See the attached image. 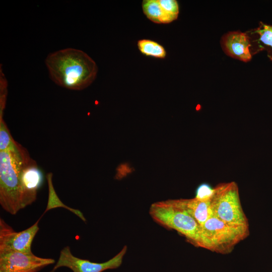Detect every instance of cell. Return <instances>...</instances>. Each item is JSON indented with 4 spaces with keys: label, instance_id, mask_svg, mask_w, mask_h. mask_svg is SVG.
I'll return each mask as SVG.
<instances>
[{
    "label": "cell",
    "instance_id": "3957f363",
    "mask_svg": "<svg viewBox=\"0 0 272 272\" xmlns=\"http://www.w3.org/2000/svg\"><path fill=\"white\" fill-rule=\"evenodd\" d=\"M149 214L161 226L176 231L193 245L201 247V226L175 199L153 203Z\"/></svg>",
    "mask_w": 272,
    "mask_h": 272
},
{
    "label": "cell",
    "instance_id": "5bb4252c",
    "mask_svg": "<svg viewBox=\"0 0 272 272\" xmlns=\"http://www.w3.org/2000/svg\"><path fill=\"white\" fill-rule=\"evenodd\" d=\"M255 32L259 35V40L272 49V26L261 24Z\"/></svg>",
    "mask_w": 272,
    "mask_h": 272
},
{
    "label": "cell",
    "instance_id": "5b68a950",
    "mask_svg": "<svg viewBox=\"0 0 272 272\" xmlns=\"http://www.w3.org/2000/svg\"><path fill=\"white\" fill-rule=\"evenodd\" d=\"M211 205L214 216L219 219L234 225L249 226L236 182L231 181L217 185L211 199Z\"/></svg>",
    "mask_w": 272,
    "mask_h": 272
},
{
    "label": "cell",
    "instance_id": "ba28073f",
    "mask_svg": "<svg viewBox=\"0 0 272 272\" xmlns=\"http://www.w3.org/2000/svg\"><path fill=\"white\" fill-rule=\"evenodd\" d=\"M40 217L33 225L16 232L3 219L0 218V251L13 250L25 253H33L31 245L39 231Z\"/></svg>",
    "mask_w": 272,
    "mask_h": 272
},
{
    "label": "cell",
    "instance_id": "9c48e42d",
    "mask_svg": "<svg viewBox=\"0 0 272 272\" xmlns=\"http://www.w3.org/2000/svg\"><path fill=\"white\" fill-rule=\"evenodd\" d=\"M226 52L233 57L247 62L251 59L250 42L246 34L232 32L224 40Z\"/></svg>",
    "mask_w": 272,
    "mask_h": 272
},
{
    "label": "cell",
    "instance_id": "8992f818",
    "mask_svg": "<svg viewBox=\"0 0 272 272\" xmlns=\"http://www.w3.org/2000/svg\"><path fill=\"white\" fill-rule=\"evenodd\" d=\"M127 249L124 246L115 256L108 261L102 263L90 261L74 256L69 246L64 247L60 252L58 260L51 272H54L58 268L66 267L73 272H102L109 269L119 267Z\"/></svg>",
    "mask_w": 272,
    "mask_h": 272
},
{
    "label": "cell",
    "instance_id": "7c38bea8",
    "mask_svg": "<svg viewBox=\"0 0 272 272\" xmlns=\"http://www.w3.org/2000/svg\"><path fill=\"white\" fill-rule=\"evenodd\" d=\"M137 45L141 52L145 55L158 58H164L166 55L164 47L156 41L143 39L138 41Z\"/></svg>",
    "mask_w": 272,
    "mask_h": 272
},
{
    "label": "cell",
    "instance_id": "8fae6325",
    "mask_svg": "<svg viewBox=\"0 0 272 272\" xmlns=\"http://www.w3.org/2000/svg\"><path fill=\"white\" fill-rule=\"evenodd\" d=\"M142 9L146 17L154 23L167 24L175 20L164 10L159 0L143 1Z\"/></svg>",
    "mask_w": 272,
    "mask_h": 272
},
{
    "label": "cell",
    "instance_id": "2e32d148",
    "mask_svg": "<svg viewBox=\"0 0 272 272\" xmlns=\"http://www.w3.org/2000/svg\"><path fill=\"white\" fill-rule=\"evenodd\" d=\"M0 272H3V271H0Z\"/></svg>",
    "mask_w": 272,
    "mask_h": 272
},
{
    "label": "cell",
    "instance_id": "6da1fadb",
    "mask_svg": "<svg viewBox=\"0 0 272 272\" xmlns=\"http://www.w3.org/2000/svg\"><path fill=\"white\" fill-rule=\"evenodd\" d=\"M33 160L28 150L18 142L0 151V204L11 215L28 206L23 176L25 169Z\"/></svg>",
    "mask_w": 272,
    "mask_h": 272
},
{
    "label": "cell",
    "instance_id": "277c9868",
    "mask_svg": "<svg viewBox=\"0 0 272 272\" xmlns=\"http://www.w3.org/2000/svg\"><path fill=\"white\" fill-rule=\"evenodd\" d=\"M249 235V226L232 225L213 216L201 226V248L228 254Z\"/></svg>",
    "mask_w": 272,
    "mask_h": 272
},
{
    "label": "cell",
    "instance_id": "52a82bcc",
    "mask_svg": "<svg viewBox=\"0 0 272 272\" xmlns=\"http://www.w3.org/2000/svg\"><path fill=\"white\" fill-rule=\"evenodd\" d=\"M54 262L53 259L40 257L33 253L0 251V271L3 272H37Z\"/></svg>",
    "mask_w": 272,
    "mask_h": 272
},
{
    "label": "cell",
    "instance_id": "4fadbf2b",
    "mask_svg": "<svg viewBox=\"0 0 272 272\" xmlns=\"http://www.w3.org/2000/svg\"><path fill=\"white\" fill-rule=\"evenodd\" d=\"M215 192V188L207 183L199 184L196 189L195 198L201 200H210Z\"/></svg>",
    "mask_w": 272,
    "mask_h": 272
},
{
    "label": "cell",
    "instance_id": "30bf717a",
    "mask_svg": "<svg viewBox=\"0 0 272 272\" xmlns=\"http://www.w3.org/2000/svg\"><path fill=\"white\" fill-rule=\"evenodd\" d=\"M176 203L186 211L200 225L214 216L210 200L195 198L175 199Z\"/></svg>",
    "mask_w": 272,
    "mask_h": 272
},
{
    "label": "cell",
    "instance_id": "7a4b0ae2",
    "mask_svg": "<svg viewBox=\"0 0 272 272\" xmlns=\"http://www.w3.org/2000/svg\"><path fill=\"white\" fill-rule=\"evenodd\" d=\"M45 64L51 79L62 87L81 90L95 80L98 67L85 52L67 48L53 52L47 56Z\"/></svg>",
    "mask_w": 272,
    "mask_h": 272
},
{
    "label": "cell",
    "instance_id": "9a60e30c",
    "mask_svg": "<svg viewBox=\"0 0 272 272\" xmlns=\"http://www.w3.org/2000/svg\"><path fill=\"white\" fill-rule=\"evenodd\" d=\"M164 10L169 15L177 19L179 14V5L175 0H159Z\"/></svg>",
    "mask_w": 272,
    "mask_h": 272
}]
</instances>
